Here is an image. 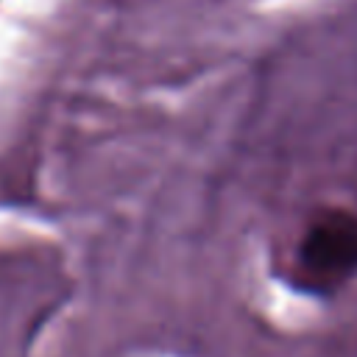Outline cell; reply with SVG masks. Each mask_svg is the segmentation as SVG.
I'll return each mask as SVG.
<instances>
[{
  "label": "cell",
  "instance_id": "6da1fadb",
  "mask_svg": "<svg viewBox=\"0 0 357 357\" xmlns=\"http://www.w3.org/2000/svg\"><path fill=\"white\" fill-rule=\"evenodd\" d=\"M357 273V215L324 209L296 245V279L315 293H332Z\"/></svg>",
  "mask_w": 357,
  "mask_h": 357
}]
</instances>
